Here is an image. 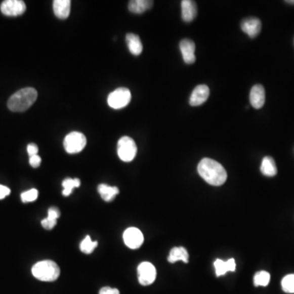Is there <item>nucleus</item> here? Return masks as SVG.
<instances>
[{"instance_id": "f257e3e1", "label": "nucleus", "mask_w": 294, "mask_h": 294, "mask_svg": "<svg viewBox=\"0 0 294 294\" xmlns=\"http://www.w3.org/2000/svg\"><path fill=\"white\" fill-rule=\"evenodd\" d=\"M198 173L203 180L212 186H222L227 179V171L223 166L216 160L208 158L199 162Z\"/></svg>"}, {"instance_id": "f03ea898", "label": "nucleus", "mask_w": 294, "mask_h": 294, "mask_svg": "<svg viewBox=\"0 0 294 294\" xmlns=\"http://www.w3.org/2000/svg\"><path fill=\"white\" fill-rule=\"evenodd\" d=\"M38 93L34 88H25L11 96L8 107L13 112H23L36 101Z\"/></svg>"}, {"instance_id": "7ed1b4c3", "label": "nucleus", "mask_w": 294, "mask_h": 294, "mask_svg": "<svg viewBox=\"0 0 294 294\" xmlns=\"http://www.w3.org/2000/svg\"><path fill=\"white\" fill-rule=\"evenodd\" d=\"M31 271L34 277L41 281H55L60 276L58 265L50 260L38 262L32 267Z\"/></svg>"}, {"instance_id": "20e7f679", "label": "nucleus", "mask_w": 294, "mask_h": 294, "mask_svg": "<svg viewBox=\"0 0 294 294\" xmlns=\"http://www.w3.org/2000/svg\"><path fill=\"white\" fill-rule=\"evenodd\" d=\"M117 152L121 160L123 162H131L134 160L138 153V147L133 138L124 136L118 142Z\"/></svg>"}, {"instance_id": "39448f33", "label": "nucleus", "mask_w": 294, "mask_h": 294, "mask_svg": "<svg viewBox=\"0 0 294 294\" xmlns=\"http://www.w3.org/2000/svg\"><path fill=\"white\" fill-rule=\"evenodd\" d=\"M87 144L85 134L78 132H72L64 139V147L69 154H77L82 151Z\"/></svg>"}, {"instance_id": "423d86ee", "label": "nucleus", "mask_w": 294, "mask_h": 294, "mask_svg": "<svg viewBox=\"0 0 294 294\" xmlns=\"http://www.w3.org/2000/svg\"><path fill=\"white\" fill-rule=\"evenodd\" d=\"M131 92L129 91V89L119 88L110 93L107 102L111 108L119 110L127 106L131 101Z\"/></svg>"}, {"instance_id": "0eeeda50", "label": "nucleus", "mask_w": 294, "mask_h": 294, "mask_svg": "<svg viewBox=\"0 0 294 294\" xmlns=\"http://www.w3.org/2000/svg\"><path fill=\"white\" fill-rule=\"evenodd\" d=\"M138 280L143 286L150 285L156 279V269L148 262L141 263L138 267Z\"/></svg>"}, {"instance_id": "6e6552de", "label": "nucleus", "mask_w": 294, "mask_h": 294, "mask_svg": "<svg viewBox=\"0 0 294 294\" xmlns=\"http://www.w3.org/2000/svg\"><path fill=\"white\" fill-rule=\"evenodd\" d=\"M0 9L4 15L17 17L26 12V5L21 0H5L0 6Z\"/></svg>"}, {"instance_id": "1a4fd4ad", "label": "nucleus", "mask_w": 294, "mask_h": 294, "mask_svg": "<svg viewBox=\"0 0 294 294\" xmlns=\"http://www.w3.org/2000/svg\"><path fill=\"white\" fill-rule=\"evenodd\" d=\"M123 237L125 244L131 249L139 248L144 242L143 234L136 227L128 228L123 233Z\"/></svg>"}, {"instance_id": "9d476101", "label": "nucleus", "mask_w": 294, "mask_h": 294, "mask_svg": "<svg viewBox=\"0 0 294 294\" xmlns=\"http://www.w3.org/2000/svg\"><path fill=\"white\" fill-rule=\"evenodd\" d=\"M241 29L248 36L255 38L260 34L262 22L257 17H248L242 21Z\"/></svg>"}, {"instance_id": "9b49d317", "label": "nucleus", "mask_w": 294, "mask_h": 294, "mask_svg": "<svg viewBox=\"0 0 294 294\" xmlns=\"http://www.w3.org/2000/svg\"><path fill=\"white\" fill-rule=\"evenodd\" d=\"M209 89L207 85H201L197 86L191 93L190 98L191 106H198L204 103L209 97Z\"/></svg>"}, {"instance_id": "f8f14e48", "label": "nucleus", "mask_w": 294, "mask_h": 294, "mask_svg": "<svg viewBox=\"0 0 294 294\" xmlns=\"http://www.w3.org/2000/svg\"><path fill=\"white\" fill-rule=\"evenodd\" d=\"M180 50L186 64H193L195 62V45L191 39H182L180 43Z\"/></svg>"}, {"instance_id": "ddd939ff", "label": "nucleus", "mask_w": 294, "mask_h": 294, "mask_svg": "<svg viewBox=\"0 0 294 294\" xmlns=\"http://www.w3.org/2000/svg\"><path fill=\"white\" fill-rule=\"evenodd\" d=\"M250 103L255 109H260L264 106L266 93L263 85H256L250 92Z\"/></svg>"}, {"instance_id": "4468645a", "label": "nucleus", "mask_w": 294, "mask_h": 294, "mask_svg": "<svg viewBox=\"0 0 294 294\" xmlns=\"http://www.w3.org/2000/svg\"><path fill=\"white\" fill-rule=\"evenodd\" d=\"M197 16V5L192 0L182 1V17L186 22H191Z\"/></svg>"}, {"instance_id": "2eb2a0df", "label": "nucleus", "mask_w": 294, "mask_h": 294, "mask_svg": "<svg viewBox=\"0 0 294 294\" xmlns=\"http://www.w3.org/2000/svg\"><path fill=\"white\" fill-rule=\"evenodd\" d=\"M70 0H54L53 1V11L56 17L59 19H66L70 13Z\"/></svg>"}, {"instance_id": "dca6fc26", "label": "nucleus", "mask_w": 294, "mask_h": 294, "mask_svg": "<svg viewBox=\"0 0 294 294\" xmlns=\"http://www.w3.org/2000/svg\"><path fill=\"white\" fill-rule=\"evenodd\" d=\"M214 268L216 271L217 276H222V275H226L228 271H235L236 269V263L234 258L229 259L227 262L221 260V259H217L214 262Z\"/></svg>"}, {"instance_id": "f3484780", "label": "nucleus", "mask_w": 294, "mask_h": 294, "mask_svg": "<svg viewBox=\"0 0 294 294\" xmlns=\"http://www.w3.org/2000/svg\"><path fill=\"white\" fill-rule=\"evenodd\" d=\"M126 42H127L129 51L132 54L138 56L142 53L143 46L138 35L133 33H129L126 35Z\"/></svg>"}, {"instance_id": "a211bd4d", "label": "nucleus", "mask_w": 294, "mask_h": 294, "mask_svg": "<svg viewBox=\"0 0 294 294\" xmlns=\"http://www.w3.org/2000/svg\"><path fill=\"white\" fill-rule=\"evenodd\" d=\"M167 261L170 263H175L179 261H182L185 263H188V252L184 247H174L170 251Z\"/></svg>"}, {"instance_id": "6ab92c4d", "label": "nucleus", "mask_w": 294, "mask_h": 294, "mask_svg": "<svg viewBox=\"0 0 294 294\" xmlns=\"http://www.w3.org/2000/svg\"><path fill=\"white\" fill-rule=\"evenodd\" d=\"M154 2L150 0H133L129 4V10L135 14H141L151 9Z\"/></svg>"}, {"instance_id": "aec40b11", "label": "nucleus", "mask_w": 294, "mask_h": 294, "mask_svg": "<svg viewBox=\"0 0 294 294\" xmlns=\"http://www.w3.org/2000/svg\"><path fill=\"white\" fill-rule=\"evenodd\" d=\"M61 213L60 210L56 207H51L48 211V217L41 222L42 227L45 230H52L55 227L57 220L60 218Z\"/></svg>"}, {"instance_id": "412c9836", "label": "nucleus", "mask_w": 294, "mask_h": 294, "mask_svg": "<svg viewBox=\"0 0 294 294\" xmlns=\"http://www.w3.org/2000/svg\"><path fill=\"white\" fill-rule=\"evenodd\" d=\"M98 191L102 199L105 201H112L119 194V188L117 186H110L106 184H101L98 186Z\"/></svg>"}, {"instance_id": "4be33fe9", "label": "nucleus", "mask_w": 294, "mask_h": 294, "mask_svg": "<svg viewBox=\"0 0 294 294\" xmlns=\"http://www.w3.org/2000/svg\"><path fill=\"white\" fill-rule=\"evenodd\" d=\"M261 172L263 175L267 177H274L277 174L276 164H275V160L271 157L266 156L263 158L262 165H261Z\"/></svg>"}, {"instance_id": "5701e85b", "label": "nucleus", "mask_w": 294, "mask_h": 294, "mask_svg": "<svg viewBox=\"0 0 294 294\" xmlns=\"http://www.w3.org/2000/svg\"><path fill=\"white\" fill-rule=\"evenodd\" d=\"M80 184V180L78 178H74V179L66 178L62 182V186H63L62 194H63L64 196H69L72 193L73 190L78 187Z\"/></svg>"}, {"instance_id": "b1692460", "label": "nucleus", "mask_w": 294, "mask_h": 294, "mask_svg": "<svg viewBox=\"0 0 294 294\" xmlns=\"http://www.w3.org/2000/svg\"><path fill=\"white\" fill-rule=\"evenodd\" d=\"M270 280H271V275L267 271H258V273L254 275V285L257 286V287L258 286L266 287V286L268 285Z\"/></svg>"}, {"instance_id": "393cba45", "label": "nucleus", "mask_w": 294, "mask_h": 294, "mask_svg": "<svg viewBox=\"0 0 294 294\" xmlns=\"http://www.w3.org/2000/svg\"><path fill=\"white\" fill-rule=\"evenodd\" d=\"M98 242L93 241L91 237H90L89 235H87V236L83 239V241L81 242V252H83V254H92V253L94 251V249L98 247Z\"/></svg>"}, {"instance_id": "a878e982", "label": "nucleus", "mask_w": 294, "mask_h": 294, "mask_svg": "<svg viewBox=\"0 0 294 294\" xmlns=\"http://www.w3.org/2000/svg\"><path fill=\"white\" fill-rule=\"evenodd\" d=\"M282 289L287 293H294V274L286 275L281 281Z\"/></svg>"}, {"instance_id": "bb28decb", "label": "nucleus", "mask_w": 294, "mask_h": 294, "mask_svg": "<svg viewBox=\"0 0 294 294\" xmlns=\"http://www.w3.org/2000/svg\"><path fill=\"white\" fill-rule=\"evenodd\" d=\"M38 196V191L36 189H31L29 191H25L21 195V200L23 203H30L36 200Z\"/></svg>"}, {"instance_id": "cd10ccee", "label": "nucleus", "mask_w": 294, "mask_h": 294, "mask_svg": "<svg viewBox=\"0 0 294 294\" xmlns=\"http://www.w3.org/2000/svg\"><path fill=\"white\" fill-rule=\"evenodd\" d=\"M27 152L29 156H34V155H38V147L36 144L34 143H30L27 146Z\"/></svg>"}, {"instance_id": "c85d7f7f", "label": "nucleus", "mask_w": 294, "mask_h": 294, "mask_svg": "<svg viewBox=\"0 0 294 294\" xmlns=\"http://www.w3.org/2000/svg\"><path fill=\"white\" fill-rule=\"evenodd\" d=\"M41 158L39 155H34V156L30 157V166L33 167H38L40 166L41 164Z\"/></svg>"}, {"instance_id": "c756f323", "label": "nucleus", "mask_w": 294, "mask_h": 294, "mask_svg": "<svg viewBox=\"0 0 294 294\" xmlns=\"http://www.w3.org/2000/svg\"><path fill=\"white\" fill-rule=\"evenodd\" d=\"M99 294H120L117 288H112L110 287H104L100 290Z\"/></svg>"}, {"instance_id": "7c9ffc66", "label": "nucleus", "mask_w": 294, "mask_h": 294, "mask_svg": "<svg viewBox=\"0 0 294 294\" xmlns=\"http://www.w3.org/2000/svg\"><path fill=\"white\" fill-rule=\"evenodd\" d=\"M10 189L7 186L0 185V199H5V197L10 195Z\"/></svg>"}, {"instance_id": "2f4dec72", "label": "nucleus", "mask_w": 294, "mask_h": 294, "mask_svg": "<svg viewBox=\"0 0 294 294\" xmlns=\"http://www.w3.org/2000/svg\"><path fill=\"white\" fill-rule=\"evenodd\" d=\"M285 3L289 5H294V0H288V1H285Z\"/></svg>"}]
</instances>
